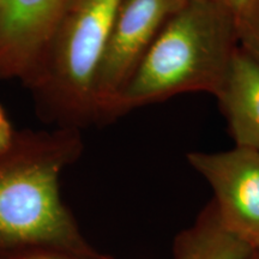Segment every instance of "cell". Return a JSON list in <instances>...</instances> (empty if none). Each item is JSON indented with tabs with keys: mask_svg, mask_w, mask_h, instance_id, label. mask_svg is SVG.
I'll return each mask as SVG.
<instances>
[{
	"mask_svg": "<svg viewBox=\"0 0 259 259\" xmlns=\"http://www.w3.org/2000/svg\"><path fill=\"white\" fill-rule=\"evenodd\" d=\"M252 0H226L227 5L229 6V9L232 10V12L234 14L236 21L240 18V16L246 11V9L248 8L250 3Z\"/></svg>",
	"mask_w": 259,
	"mask_h": 259,
	"instance_id": "cell-11",
	"label": "cell"
},
{
	"mask_svg": "<svg viewBox=\"0 0 259 259\" xmlns=\"http://www.w3.org/2000/svg\"><path fill=\"white\" fill-rule=\"evenodd\" d=\"M186 158L212 189L222 225L259 251V153L234 147L220 153L192 151Z\"/></svg>",
	"mask_w": 259,
	"mask_h": 259,
	"instance_id": "cell-5",
	"label": "cell"
},
{
	"mask_svg": "<svg viewBox=\"0 0 259 259\" xmlns=\"http://www.w3.org/2000/svg\"><path fill=\"white\" fill-rule=\"evenodd\" d=\"M236 23L240 47L259 65V0H252Z\"/></svg>",
	"mask_w": 259,
	"mask_h": 259,
	"instance_id": "cell-8",
	"label": "cell"
},
{
	"mask_svg": "<svg viewBox=\"0 0 259 259\" xmlns=\"http://www.w3.org/2000/svg\"><path fill=\"white\" fill-rule=\"evenodd\" d=\"M174 248V259H244L254 251L222 225L212 202L177 238Z\"/></svg>",
	"mask_w": 259,
	"mask_h": 259,
	"instance_id": "cell-7",
	"label": "cell"
},
{
	"mask_svg": "<svg viewBox=\"0 0 259 259\" xmlns=\"http://www.w3.org/2000/svg\"><path fill=\"white\" fill-rule=\"evenodd\" d=\"M186 0H122L94 85L95 118L112 107L155 38Z\"/></svg>",
	"mask_w": 259,
	"mask_h": 259,
	"instance_id": "cell-4",
	"label": "cell"
},
{
	"mask_svg": "<svg viewBox=\"0 0 259 259\" xmlns=\"http://www.w3.org/2000/svg\"><path fill=\"white\" fill-rule=\"evenodd\" d=\"M122 0H73L29 83L70 118H95L94 85Z\"/></svg>",
	"mask_w": 259,
	"mask_h": 259,
	"instance_id": "cell-3",
	"label": "cell"
},
{
	"mask_svg": "<svg viewBox=\"0 0 259 259\" xmlns=\"http://www.w3.org/2000/svg\"><path fill=\"white\" fill-rule=\"evenodd\" d=\"M79 151L78 136L65 130L16 134L0 153V252H95L60 197L61 171Z\"/></svg>",
	"mask_w": 259,
	"mask_h": 259,
	"instance_id": "cell-1",
	"label": "cell"
},
{
	"mask_svg": "<svg viewBox=\"0 0 259 259\" xmlns=\"http://www.w3.org/2000/svg\"><path fill=\"white\" fill-rule=\"evenodd\" d=\"M240 47L222 0H186L163 25L112 107L109 119L186 93L216 96Z\"/></svg>",
	"mask_w": 259,
	"mask_h": 259,
	"instance_id": "cell-2",
	"label": "cell"
},
{
	"mask_svg": "<svg viewBox=\"0 0 259 259\" xmlns=\"http://www.w3.org/2000/svg\"><path fill=\"white\" fill-rule=\"evenodd\" d=\"M0 259H111L101 257L94 252L90 254L71 253L53 250H24L14 252H0Z\"/></svg>",
	"mask_w": 259,
	"mask_h": 259,
	"instance_id": "cell-9",
	"label": "cell"
},
{
	"mask_svg": "<svg viewBox=\"0 0 259 259\" xmlns=\"http://www.w3.org/2000/svg\"><path fill=\"white\" fill-rule=\"evenodd\" d=\"M244 259H259V251H253Z\"/></svg>",
	"mask_w": 259,
	"mask_h": 259,
	"instance_id": "cell-12",
	"label": "cell"
},
{
	"mask_svg": "<svg viewBox=\"0 0 259 259\" xmlns=\"http://www.w3.org/2000/svg\"><path fill=\"white\" fill-rule=\"evenodd\" d=\"M216 99L235 147L259 153V65L241 47Z\"/></svg>",
	"mask_w": 259,
	"mask_h": 259,
	"instance_id": "cell-6",
	"label": "cell"
},
{
	"mask_svg": "<svg viewBox=\"0 0 259 259\" xmlns=\"http://www.w3.org/2000/svg\"><path fill=\"white\" fill-rule=\"evenodd\" d=\"M222 2H226V0H222Z\"/></svg>",
	"mask_w": 259,
	"mask_h": 259,
	"instance_id": "cell-13",
	"label": "cell"
},
{
	"mask_svg": "<svg viewBox=\"0 0 259 259\" xmlns=\"http://www.w3.org/2000/svg\"><path fill=\"white\" fill-rule=\"evenodd\" d=\"M15 132L10 124L8 116L0 106V153L10 147L15 137Z\"/></svg>",
	"mask_w": 259,
	"mask_h": 259,
	"instance_id": "cell-10",
	"label": "cell"
}]
</instances>
